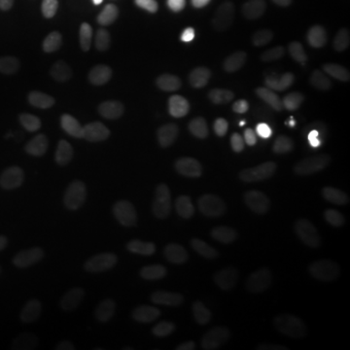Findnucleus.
Returning a JSON list of instances; mask_svg holds the SVG:
<instances>
[{
    "instance_id": "obj_14",
    "label": "nucleus",
    "mask_w": 350,
    "mask_h": 350,
    "mask_svg": "<svg viewBox=\"0 0 350 350\" xmlns=\"http://www.w3.org/2000/svg\"><path fill=\"white\" fill-rule=\"evenodd\" d=\"M183 76H185L183 53L174 45H165L158 61V78H160V92L167 103H175L179 100L181 88H183Z\"/></svg>"
},
{
    "instance_id": "obj_19",
    "label": "nucleus",
    "mask_w": 350,
    "mask_h": 350,
    "mask_svg": "<svg viewBox=\"0 0 350 350\" xmlns=\"http://www.w3.org/2000/svg\"><path fill=\"white\" fill-rule=\"evenodd\" d=\"M2 350H49V347L38 333H20L10 338Z\"/></svg>"
},
{
    "instance_id": "obj_5",
    "label": "nucleus",
    "mask_w": 350,
    "mask_h": 350,
    "mask_svg": "<svg viewBox=\"0 0 350 350\" xmlns=\"http://www.w3.org/2000/svg\"><path fill=\"white\" fill-rule=\"evenodd\" d=\"M121 250L125 259L140 273L150 276L165 275V253L160 245L138 228H126L121 236Z\"/></svg>"
},
{
    "instance_id": "obj_6",
    "label": "nucleus",
    "mask_w": 350,
    "mask_h": 350,
    "mask_svg": "<svg viewBox=\"0 0 350 350\" xmlns=\"http://www.w3.org/2000/svg\"><path fill=\"white\" fill-rule=\"evenodd\" d=\"M146 315V296L133 280H119L109 310L115 329L129 333L135 331Z\"/></svg>"
},
{
    "instance_id": "obj_18",
    "label": "nucleus",
    "mask_w": 350,
    "mask_h": 350,
    "mask_svg": "<svg viewBox=\"0 0 350 350\" xmlns=\"http://www.w3.org/2000/svg\"><path fill=\"white\" fill-rule=\"evenodd\" d=\"M269 2L275 12L300 25H312L317 14L312 0H269Z\"/></svg>"
},
{
    "instance_id": "obj_9",
    "label": "nucleus",
    "mask_w": 350,
    "mask_h": 350,
    "mask_svg": "<svg viewBox=\"0 0 350 350\" xmlns=\"http://www.w3.org/2000/svg\"><path fill=\"white\" fill-rule=\"evenodd\" d=\"M100 146L103 154L115 163H133L144 154V138L126 121H117L105 129Z\"/></svg>"
},
{
    "instance_id": "obj_7",
    "label": "nucleus",
    "mask_w": 350,
    "mask_h": 350,
    "mask_svg": "<svg viewBox=\"0 0 350 350\" xmlns=\"http://www.w3.org/2000/svg\"><path fill=\"white\" fill-rule=\"evenodd\" d=\"M313 276L325 296L342 292L350 284V247L323 251L313 262Z\"/></svg>"
},
{
    "instance_id": "obj_21",
    "label": "nucleus",
    "mask_w": 350,
    "mask_h": 350,
    "mask_svg": "<svg viewBox=\"0 0 350 350\" xmlns=\"http://www.w3.org/2000/svg\"><path fill=\"white\" fill-rule=\"evenodd\" d=\"M337 222L338 228L350 236V191L340 193L337 199Z\"/></svg>"
},
{
    "instance_id": "obj_22",
    "label": "nucleus",
    "mask_w": 350,
    "mask_h": 350,
    "mask_svg": "<svg viewBox=\"0 0 350 350\" xmlns=\"http://www.w3.org/2000/svg\"><path fill=\"white\" fill-rule=\"evenodd\" d=\"M335 12L342 22L350 24V0H335Z\"/></svg>"
},
{
    "instance_id": "obj_20",
    "label": "nucleus",
    "mask_w": 350,
    "mask_h": 350,
    "mask_svg": "<svg viewBox=\"0 0 350 350\" xmlns=\"http://www.w3.org/2000/svg\"><path fill=\"white\" fill-rule=\"evenodd\" d=\"M27 0H0V20L16 22L25 14Z\"/></svg>"
},
{
    "instance_id": "obj_23",
    "label": "nucleus",
    "mask_w": 350,
    "mask_h": 350,
    "mask_svg": "<svg viewBox=\"0 0 350 350\" xmlns=\"http://www.w3.org/2000/svg\"><path fill=\"white\" fill-rule=\"evenodd\" d=\"M206 0H185V4H187V8H191V10H199L200 6L204 4Z\"/></svg>"
},
{
    "instance_id": "obj_3",
    "label": "nucleus",
    "mask_w": 350,
    "mask_h": 350,
    "mask_svg": "<svg viewBox=\"0 0 350 350\" xmlns=\"http://www.w3.org/2000/svg\"><path fill=\"white\" fill-rule=\"evenodd\" d=\"M96 294H98V280L88 267H82L55 284V288L51 290L49 300L57 310L82 313L94 304Z\"/></svg>"
},
{
    "instance_id": "obj_15",
    "label": "nucleus",
    "mask_w": 350,
    "mask_h": 350,
    "mask_svg": "<svg viewBox=\"0 0 350 350\" xmlns=\"http://www.w3.org/2000/svg\"><path fill=\"white\" fill-rule=\"evenodd\" d=\"M222 86V75L218 64L213 59L200 57L193 64L191 70V94L200 103H208L216 100Z\"/></svg>"
},
{
    "instance_id": "obj_4",
    "label": "nucleus",
    "mask_w": 350,
    "mask_h": 350,
    "mask_svg": "<svg viewBox=\"0 0 350 350\" xmlns=\"http://www.w3.org/2000/svg\"><path fill=\"white\" fill-rule=\"evenodd\" d=\"M224 154V138L213 129H197L181 138L177 146V162L189 172H204L213 167Z\"/></svg>"
},
{
    "instance_id": "obj_17",
    "label": "nucleus",
    "mask_w": 350,
    "mask_h": 350,
    "mask_svg": "<svg viewBox=\"0 0 350 350\" xmlns=\"http://www.w3.org/2000/svg\"><path fill=\"white\" fill-rule=\"evenodd\" d=\"M115 14H117L115 0H86L82 20H84L88 33L94 38L105 36L115 22Z\"/></svg>"
},
{
    "instance_id": "obj_13",
    "label": "nucleus",
    "mask_w": 350,
    "mask_h": 350,
    "mask_svg": "<svg viewBox=\"0 0 350 350\" xmlns=\"http://www.w3.org/2000/svg\"><path fill=\"white\" fill-rule=\"evenodd\" d=\"M41 250L49 255L55 262L68 265L75 262L82 255V241L75 232H68L64 228L45 226L38 234Z\"/></svg>"
},
{
    "instance_id": "obj_8",
    "label": "nucleus",
    "mask_w": 350,
    "mask_h": 350,
    "mask_svg": "<svg viewBox=\"0 0 350 350\" xmlns=\"http://www.w3.org/2000/svg\"><path fill=\"white\" fill-rule=\"evenodd\" d=\"M57 204L64 213L80 218H96L109 208L111 200L98 189L66 181L57 187Z\"/></svg>"
},
{
    "instance_id": "obj_2",
    "label": "nucleus",
    "mask_w": 350,
    "mask_h": 350,
    "mask_svg": "<svg viewBox=\"0 0 350 350\" xmlns=\"http://www.w3.org/2000/svg\"><path fill=\"white\" fill-rule=\"evenodd\" d=\"M250 213L243 204L234 200H216L202 204L197 213V226L200 232L216 239L238 238L247 228Z\"/></svg>"
},
{
    "instance_id": "obj_11",
    "label": "nucleus",
    "mask_w": 350,
    "mask_h": 350,
    "mask_svg": "<svg viewBox=\"0 0 350 350\" xmlns=\"http://www.w3.org/2000/svg\"><path fill=\"white\" fill-rule=\"evenodd\" d=\"M125 88V72L117 63L98 66L86 82V100L92 105H105L115 101Z\"/></svg>"
},
{
    "instance_id": "obj_10",
    "label": "nucleus",
    "mask_w": 350,
    "mask_h": 350,
    "mask_svg": "<svg viewBox=\"0 0 350 350\" xmlns=\"http://www.w3.org/2000/svg\"><path fill=\"white\" fill-rule=\"evenodd\" d=\"M238 22L228 8H216L200 24L195 33V43L202 51H218L226 47L236 36Z\"/></svg>"
},
{
    "instance_id": "obj_16",
    "label": "nucleus",
    "mask_w": 350,
    "mask_h": 350,
    "mask_svg": "<svg viewBox=\"0 0 350 350\" xmlns=\"http://www.w3.org/2000/svg\"><path fill=\"white\" fill-rule=\"evenodd\" d=\"M312 167L315 175L329 183H350V150L325 148L313 156Z\"/></svg>"
},
{
    "instance_id": "obj_1",
    "label": "nucleus",
    "mask_w": 350,
    "mask_h": 350,
    "mask_svg": "<svg viewBox=\"0 0 350 350\" xmlns=\"http://www.w3.org/2000/svg\"><path fill=\"white\" fill-rule=\"evenodd\" d=\"M220 273V261L200 243H185L165 253V275L179 284L208 282Z\"/></svg>"
},
{
    "instance_id": "obj_12",
    "label": "nucleus",
    "mask_w": 350,
    "mask_h": 350,
    "mask_svg": "<svg viewBox=\"0 0 350 350\" xmlns=\"http://www.w3.org/2000/svg\"><path fill=\"white\" fill-rule=\"evenodd\" d=\"M39 138V121L24 111L0 115V144L6 148H29Z\"/></svg>"
}]
</instances>
